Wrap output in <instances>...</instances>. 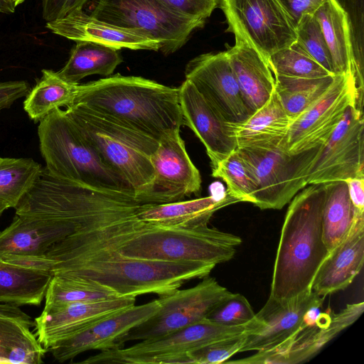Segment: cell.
Here are the masks:
<instances>
[{"label": "cell", "mask_w": 364, "mask_h": 364, "mask_svg": "<svg viewBox=\"0 0 364 364\" xmlns=\"http://www.w3.org/2000/svg\"><path fill=\"white\" fill-rule=\"evenodd\" d=\"M0 316L15 318L26 323L30 328L35 327V322L31 316L14 305L0 303Z\"/></svg>", "instance_id": "bcb514c9"}, {"label": "cell", "mask_w": 364, "mask_h": 364, "mask_svg": "<svg viewBox=\"0 0 364 364\" xmlns=\"http://www.w3.org/2000/svg\"><path fill=\"white\" fill-rule=\"evenodd\" d=\"M364 121L355 105L320 146L309 172L308 185L364 178Z\"/></svg>", "instance_id": "4fadbf2b"}, {"label": "cell", "mask_w": 364, "mask_h": 364, "mask_svg": "<svg viewBox=\"0 0 364 364\" xmlns=\"http://www.w3.org/2000/svg\"><path fill=\"white\" fill-rule=\"evenodd\" d=\"M242 242L235 235L208 225L195 228L157 226L136 214L95 230L78 233L70 247H104L124 257L215 265L230 260Z\"/></svg>", "instance_id": "6da1fadb"}, {"label": "cell", "mask_w": 364, "mask_h": 364, "mask_svg": "<svg viewBox=\"0 0 364 364\" xmlns=\"http://www.w3.org/2000/svg\"><path fill=\"white\" fill-rule=\"evenodd\" d=\"M16 5L14 0H0V13L11 14L15 11Z\"/></svg>", "instance_id": "7dc6e473"}, {"label": "cell", "mask_w": 364, "mask_h": 364, "mask_svg": "<svg viewBox=\"0 0 364 364\" xmlns=\"http://www.w3.org/2000/svg\"><path fill=\"white\" fill-rule=\"evenodd\" d=\"M346 182L353 206L358 211L364 212V178H350Z\"/></svg>", "instance_id": "f6af8a7d"}, {"label": "cell", "mask_w": 364, "mask_h": 364, "mask_svg": "<svg viewBox=\"0 0 364 364\" xmlns=\"http://www.w3.org/2000/svg\"><path fill=\"white\" fill-rule=\"evenodd\" d=\"M135 300L134 296H122L43 309L34 320L36 336L48 350L56 343L73 337L95 323L134 306Z\"/></svg>", "instance_id": "d6986e66"}, {"label": "cell", "mask_w": 364, "mask_h": 364, "mask_svg": "<svg viewBox=\"0 0 364 364\" xmlns=\"http://www.w3.org/2000/svg\"><path fill=\"white\" fill-rule=\"evenodd\" d=\"M161 307L159 299L140 306H133L92 326L85 331L50 347L53 358L60 363L73 359L90 350L117 348L118 339L155 314Z\"/></svg>", "instance_id": "ffe728a7"}, {"label": "cell", "mask_w": 364, "mask_h": 364, "mask_svg": "<svg viewBox=\"0 0 364 364\" xmlns=\"http://www.w3.org/2000/svg\"><path fill=\"white\" fill-rule=\"evenodd\" d=\"M325 297L311 291L289 299L269 296L255 314L240 353L272 350L312 323Z\"/></svg>", "instance_id": "7c38bea8"}, {"label": "cell", "mask_w": 364, "mask_h": 364, "mask_svg": "<svg viewBox=\"0 0 364 364\" xmlns=\"http://www.w3.org/2000/svg\"><path fill=\"white\" fill-rule=\"evenodd\" d=\"M154 179L141 204H161L199 195L201 176L193 164L180 135V130L164 136L151 156Z\"/></svg>", "instance_id": "2e32d148"}, {"label": "cell", "mask_w": 364, "mask_h": 364, "mask_svg": "<svg viewBox=\"0 0 364 364\" xmlns=\"http://www.w3.org/2000/svg\"><path fill=\"white\" fill-rule=\"evenodd\" d=\"M231 294L215 278L207 276L193 287L160 296L159 311L120 337L117 348L127 341L157 339L200 322Z\"/></svg>", "instance_id": "30bf717a"}, {"label": "cell", "mask_w": 364, "mask_h": 364, "mask_svg": "<svg viewBox=\"0 0 364 364\" xmlns=\"http://www.w3.org/2000/svg\"><path fill=\"white\" fill-rule=\"evenodd\" d=\"M46 351L28 325L0 316V363L40 364Z\"/></svg>", "instance_id": "1f68e13d"}, {"label": "cell", "mask_w": 364, "mask_h": 364, "mask_svg": "<svg viewBox=\"0 0 364 364\" xmlns=\"http://www.w3.org/2000/svg\"><path fill=\"white\" fill-rule=\"evenodd\" d=\"M291 122L274 91L269 100L246 119L227 122V127L237 149H269L286 145Z\"/></svg>", "instance_id": "cb8c5ba5"}, {"label": "cell", "mask_w": 364, "mask_h": 364, "mask_svg": "<svg viewBox=\"0 0 364 364\" xmlns=\"http://www.w3.org/2000/svg\"><path fill=\"white\" fill-rule=\"evenodd\" d=\"M212 176L223 179L228 186L227 192L240 202H252L256 190L255 177L237 149L212 168Z\"/></svg>", "instance_id": "d590c367"}, {"label": "cell", "mask_w": 364, "mask_h": 364, "mask_svg": "<svg viewBox=\"0 0 364 364\" xmlns=\"http://www.w3.org/2000/svg\"><path fill=\"white\" fill-rule=\"evenodd\" d=\"M79 83H71L53 70H42V75L30 90L23 102V109L35 123L63 107L73 105Z\"/></svg>", "instance_id": "f546056e"}, {"label": "cell", "mask_w": 364, "mask_h": 364, "mask_svg": "<svg viewBox=\"0 0 364 364\" xmlns=\"http://www.w3.org/2000/svg\"><path fill=\"white\" fill-rule=\"evenodd\" d=\"M30 90L29 84L25 80L0 82V112L26 97Z\"/></svg>", "instance_id": "ee69618b"}, {"label": "cell", "mask_w": 364, "mask_h": 364, "mask_svg": "<svg viewBox=\"0 0 364 364\" xmlns=\"http://www.w3.org/2000/svg\"><path fill=\"white\" fill-rule=\"evenodd\" d=\"M53 275L0 259V303L39 306Z\"/></svg>", "instance_id": "83f0119b"}, {"label": "cell", "mask_w": 364, "mask_h": 364, "mask_svg": "<svg viewBox=\"0 0 364 364\" xmlns=\"http://www.w3.org/2000/svg\"><path fill=\"white\" fill-rule=\"evenodd\" d=\"M329 50L335 75L353 73L357 90L363 93V74L351 42L348 16L338 0H327L314 13Z\"/></svg>", "instance_id": "4316f807"}, {"label": "cell", "mask_w": 364, "mask_h": 364, "mask_svg": "<svg viewBox=\"0 0 364 364\" xmlns=\"http://www.w3.org/2000/svg\"><path fill=\"white\" fill-rule=\"evenodd\" d=\"M227 31L258 51L267 61L296 41V29L278 0H218Z\"/></svg>", "instance_id": "8fae6325"}, {"label": "cell", "mask_w": 364, "mask_h": 364, "mask_svg": "<svg viewBox=\"0 0 364 364\" xmlns=\"http://www.w3.org/2000/svg\"><path fill=\"white\" fill-rule=\"evenodd\" d=\"M274 76V91L292 122L328 91L333 83L336 75L317 78Z\"/></svg>", "instance_id": "d6a6232c"}, {"label": "cell", "mask_w": 364, "mask_h": 364, "mask_svg": "<svg viewBox=\"0 0 364 364\" xmlns=\"http://www.w3.org/2000/svg\"><path fill=\"white\" fill-rule=\"evenodd\" d=\"M255 315L250 304L244 296L232 293L207 318L221 325L237 326L248 323Z\"/></svg>", "instance_id": "f35d334b"}, {"label": "cell", "mask_w": 364, "mask_h": 364, "mask_svg": "<svg viewBox=\"0 0 364 364\" xmlns=\"http://www.w3.org/2000/svg\"><path fill=\"white\" fill-rule=\"evenodd\" d=\"M89 0H42V16L46 21L64 17L68 14L82 9Z\"/></svg>", "instance_id": "b9f144b4"}, {"label": "cell", "mask_w": 364, "mask_h": 364, "mask_svg": "<svg viewBox=\"0 0 364 364\" xmlns=\"http://www.w3.org/2000/svg\"><path fill=\"white\" fill-rule=\"evenodd\" d=\"M245 325L228 326L205 318L167 336L141 341L126 348L102 350L82 363L170 364L186 363V353L210 343L232 338L247 332Z\"/></svg>", "instance_id": "9c48e42d"}, {"label": "cell", "mask_w": 364, "mask_h": 364, "mask_svg": "<svg viewBox=\"0 0 364 364\" xmlns=\"http://www.w3.org/2000/svg\"><path fill=\"white\" fill-rule=\"evenodd\" d=\"M274 75L317 78L333 75L314 60L296 41L268 59Z\"/></svg>", "instance_id": "8d00e7d4"}, {"label": "cell", "mask_w": 364, "mask_h": 364, "mask_svg": "<svg viewBox=\"0 0 364 364\" xmlns=\"http://www.w3.org/2000/svg\"><path fill=\"white\" fill-rule=\"evenodd\" d=\"M357 98L355 74L336 75L328 91L291 122L286 137L287 151L294 154L321 146L339 124L348 107L357 105Z\"/></svg>", "instance_id": "5bb4252c"}, {"label": "cell", "mask_w": 364, "mask_h": 364, "mask_svg": "<svg viewBox=\"0 0 364 364\" xmlns=\"http://www.w3.org/2000/svg\"><path fill=\"white\" fill-rule=\"evenodd\" d=\"M324 183L309 184L291 199L276 253L269 296L289 299L311 291L328 254L323 240Z\"/></svg>", "instance_id": "277c9868"}, {"label": "cell", "mask_w": 364, "mask_h": 364, "mask_svg": "<svg viewBox=\"0 0 364 364\" xmlns=\"http://www.w3.org/2000/svg\"><path fill=\"white\" fill-rule=\"evenodd\" d=\"M118 50L92 42L77 41L68 61L57 73L71 83H79L82 79L92 75L109 76L123 61Z\"/></svg>", "instance_id": "f1b7e54d"}, {"label": "cell", "mask_w": 364, "mask_h": 364, "mask_svg": "<svg viewBox=\"0 0 364 364\" xmlns=\"http://www.w3.org/2000/svg\"><path fill=\"white\" fill-rule=\"evenodd\" d=\"M209 1H211L217 5H218V0H208Z\"/></svg>", "instance_id": "f907efd6"}, {"label": "cell", "mask_w": 364, "mask_h": 364, "mask_svg": "<svg viewBox=\"0 0 364 364\" xmlns=\"http://www.w3.org/2000/svg\"><path fill=\"white\" fill-rule=\"evenodd\" d=\"M46 27L53 33L75 42H92L117 50L159 51L160 49L159 42L141 33L100 21L85 13L82 9L46 22Z\"/></svg>", "instance_id": "7402d4cb"}, {"label": "cell", "mask_w": 364, "mask_h": 364, "mask_svg": "<svg viewBox=\"0 0 364 364\" xmlns=\"http://www.w3.org/2000/svg\"><path fill=\"white\" fill-rule=\"evenodd\" d=\"M245 104L250 114L261 108L275 89V79L268 61L255 48L235 39L226 50Z\"/></svg>", "instance_id": "d4e9b609"}, {"label": "cell", "mask_w": 364, "mask_h": 364, "mask_svg": "<svg viewBox=\"0 0 364 364\" xmlns=\"http://www.w3.org/2000/svg\"><path fill=\"white\" fill-rule=\"evenodd\" d=\"M65 112L141 203L154 182L151 156L159 141L80 105L73 104Z\"/></svg>", "instance_id": "5b68a950"}, {"label": "cell", "mask_w": 364, "mask_h": 364, "mask_svg": "<svg viewBox=\"0 0 364 364\" xmlns=\"http://www.w3.org/2000/svg\"><path fill=\"white\" fill-rule=\"evenodd\" d=\"M246 333V332H245ZM245 333L192 350L185 355L186 363L220 364L240 353Z\"/></svg>", "instance_id": "ab89813d"}, {"label": "cell", "mask_w": 364, "mask_h": 364, "mask_svg": "<svg viewBox=\"0 0 364 364\" xmlns=\"http://www.w3.org/2000/svg\"><path fill=\"white\" fill-rule=\"evenodd\" d=\"M364 262V213H358L346 236L320 265L311 291L326 297L343 290L360 273Z\"/></svg>", "instance_id": "603a6c76"}, {"label": "cell", "mask_w": 364, "mask_h": 364, "mask_svg": "<svg viewBox=\"0 0 364 364\" xmlns=\"http://www.w3.org/2000/svg\"><path fill=\"white\" fill-rule=\"evenodd\" d=\"M185 77L226 122H241L250 114L226 51L195 57L187 63Z\"/></svg>", "instance_id": "ac0fdd59"}, {"label": "cell", "mask_w": 364, "mask_h": 364, "mask_svg": "<svg viewBox=\"0 0 364 364\" xmlns=\"http://www.w3.org/2000/svg\"><path fill=\"white\" fill-rule=\"evenodd\" d=\"M178 90L183 125L189 127L203 143L213 168L237 149L228 122L188 80L185 79Z\"/></svg>", "instance_id": "44dd1931"}, {"label": "cell", "mask_w": 364, "mask_h": 364, "mask_svg": "<svg viewBox=\"0 0 364 364\" xmlns=\"http://www.w3.org/2000/svg\"><path fill=\"white\" fill-rule=\"evenodd\" d=\"M23 1H24V0H14V2L16 6H17L19 4H21Z\"/></svg>", "instance_id": "681fc988"}, {"label": "cell", "mask_w": 364, "mask_h": 364, "mask_svg": "<svg viewBox=\"0 0 364 364\" xmlns=\"http://www.w3.org/2000/svg\"><path fill=\"white\" fill-rule=\"evenodd\" d=\"M90 14L159 42V50L165 55L179 50L205 23L176 11L159 0H97Z\"/></svg>", "instance_id": "52a82bcc"}, {"label": "cell", "mask_w": 364, "mask_h": 364, "mask_svg": "<svg viewBox=\"0 0 364 364\" xmlns=\"http://www.w3.org/2000/svg\"><path fill=\"white\" fill-rule=\"evenodd\" d=\"M321 146L290 154L286 145L269 149H237L248 163L256 190L252 202L262 210L282 209L308 185L310 167Z\"/></svg>", "instance_id": "ba28073f"}, {"label": "cell", "mask_w": 364, "mask_h": 364, "mask_svg": "<svg viewBox=\"0 0 364 364\" xmlns=\"http://www.w3.org/2000/svg\"><path fill=\"white\" fill-rule=\"evenodd\" d=\"M215 267L203 262H170L128 258L94 247H56L41 260L53 275L86 279L106 286L119 296L169 294L184 283L209 275Z\"/></svg>", "instance_id": "7a4b0ae2"}, {"label": "cell", "mask_w": 364, "mask_h": 364, "mask_svg": "<svg viewBox=\"0 0 364 364\" xmlns=\"http://www.w3.org/2000/svg\"><path fill=\"white\" fill-rule=\"evenodd\" d=\"M168 8L181 14L206 20L218 6L208 0H159Z\"/></svg>", "instance_id": "60d3db41"}, {"label": "cell", "mask_w": 364, "mask_h": 364, "mask_svg": "<svg viewBox=\"0 0 364 364\" xmlns=\"http://www.w3.org/2000/svg\"><path fill=\"white\" fill-rule=\"evenodd\" d=\"M90 230L73 221L16 214L11 224L0 232V259L35 269L53 245Z\"/></svg>", "instance_id": "9a60e30c"}, {"label": "cell", "mask_w": 364, "mask_h": 364, "mask_svg": "<svg viewBox=\"0 0 364 364\" xmlns=\"http://www.w3.org/2000/svg\"><path fill=\"white\" fill-rule=\"evenodd\" d=\"M73 104L85 106L158 141L183 126L178 87L142 77L117 73L79 84Z\"/></svg>", "instance_id": "3957f363"}, {"label": "cell", "mask_w": 364, "mask_h": 364, "mask_svg": "<svg viewBox=\"0 0 364 364\" xmlns=\"http://www.w3.org/2000/svg\"><path fill=\"white\" fill-rule=\"evenodd\" d=\"M8 208H9V207L4 203L0 201V216Z\"/></svg>", "instance_id": "c3c4849f"}, {"label": "cell", "mask_w": 364, "mask_h": 364, "mask_svg": "<svg viewBox=\"0 0 364 364\" xmlns=\"http://www.w3.org/2000/svg\"><path fill=\"white\" fill-rule=\"evenodd\" d=\"M240 202L229 194H212L208 197L168 203L141 204L136 218L148 224L171 228H195L208 225L215 212Z\"/></svg>", "instance_id": "484cf974"}, {"label": "cell", "mask_w": 364, "mask_h": 364, "mask_svg": "<svg viewBox=\"0 0 364 364\" xmlns=\"http://www.w3.org/2000/svg\"><path fill=\"white\" fill-rule=\"evenodd\" d=\"M43 167L31 158L0 157V201L14 208L32 187Z\"/></svg>", "instance_id": "e575fe53"}, {"label": "cell", "mask_w": 364, "mask_h": 364, "mask_svg": "<svg viewBox=\"0 0 364 364\" xmlns=\"http://www.w3.org/2000/svg\"><path fill=\"white\" fill-rule=\"evenodd\" d=\"M112 289L95 281L53 275L45 296L44 309L74 303H90L117 299Z\"/></svg>", "instance_id": "836d02e7"}, {"label": "cell", "mask_w": 364, "mask_h": 364, "mask_svg": "<svg viewBox=\"0 0 364 364\" xmlns=\"http://www.w3.org/2000/svg\"><path fill=\"white\" fill-rule=\"evenodd\" d=\"M326 196L322 212L323 242L330 252L348 233L358 213L344 181L324 183Z\"/></svg>", "instance_id": "4dcf8cb0"}, {"label": "cell", "mask_w": 364, "mask_h": 364, "mask_svg": "<svg viewBox=\"0 0 364 364\" xmlns=\"http://www.w3.org/2000/svg\"><path fill=\"white\" fill-rule=\"evenodd\" d=\"M364 302L348 304L338 313H322L314 321L278 347L225 363L295 364L306 362L315 355L341 331L353 324L362 314Z\"/></svg>", "instance_id": "e0dca14e"}, {"label": "cell", "mask_w": 364, "mask_h": 364, "mask_svg": "<svg viewBox=\"0 0 364 364\" xmlns=\"http://www.w3.org/2000/svg\"><path fill=\"white\" fill-rule=\"evenodd\" d=\"M327 0H278L290 21L297 26L303 16L314 15Z\"/></svg>", "instance_id": "7bdbcfd3"}, {"label": "cell", "mask_w": 364, "mask_h": 364, "mask_svg": "<svg viewBox=\"0 0 364 364\" xmlns=\"http://www.w3.org/2000/svg\"><path fill=\"white\" fill-rule=\"evenodd\" d=\"M295 29L296 42L319 65L335 75L329 50L315 16H303Z\"/></svg>", "instance_id": "74e56055"}, {"label": "cell", "mask_w": 364, "mask_h": 364, "mask_svg": "<svg viewBox=\"0 0 364 364\" xmlns=\"http://www.w3.org/2000/svg\"><path fill=\"white\" fill-rule=\"evenodd\" d=\"M38 136L46 168L53 175L86 186L133 190L100 157L65 110L39 122Z\"/></svg>", "instance_id": "8992f818"}]
</instances>
